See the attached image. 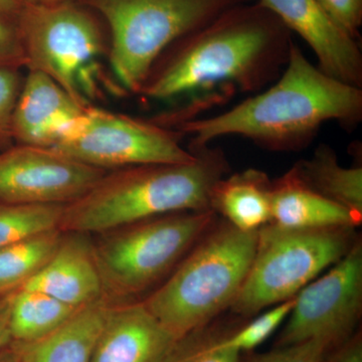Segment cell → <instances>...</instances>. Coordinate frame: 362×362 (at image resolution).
<instances>
[{"mask_svg": "<svg viewBox=\"0 0 362 362\" xmlns=\"http://www.w3.org/2000/svg\"><path fill=\"white\" fill-rule=\"evenodd\" d=\"M361 120L362 89L326 75L293 42L287 65L273 84L230 110L175 129L190 137L189 150L240 136L262 148L290 152L306 148L326 122L354 128Z\"/></svg>", "mask_w": 362, "mask_h": 362, "instance_id": "cell-2", "label": "cell"}, {"mask_svg": "<svg viewBox=\"0 0 362 362\" xmlns=\"http://www.w3.org/2000/svg\"><path fill=\"white\" fill-rule=\"evenodd\" d=\"M13 292L0 296V354H2L4 350L13 344L11 330V308Z\"/></svg>", "mask_w": 362, "mask_h": 362, "instance_id": "cell-30", "label": "cell"}, {"mask_svg": "<svg viewBox=\"0 0 362 362\" xmlns=\"http://www.w3.org/2000/svg\"><path fill=\"white\" fill-rule=\"evenodd\" d=\"M182 133L90 105L70 134L54 150L106 171L144 164H183L197 154L181 145Z\"/></svg>", "mask_w": 362, "mask_h": 362, "instance_id": "cell-9", "label": "cell"}, {"mask_svg": "<svg viewBox=\"0 0 362 362\" xmlns=\"http://www.w3.org/2000/svg\"><path fill=\"white\" fill-rule=\"evenodd\" d=\"M295 304V297L274 305L265 313L259 314L242 329L226 334V344L240 354L251 351L265 342L289 317Z\"/></svg>", "mask_w": 362, "mask_h": 362, "instance_id": "cell-24", "label": "cell"}, {"mask_svg": "<svg viewBox=\"0 0 362 362\" xmlns=\"http://www.w3.org/2000/svg\"><path fill=\"white\" fill-rule=\"evenodd\" d=\"M63 209V204L0 202V249L40 233L59 230Z\"/></svg>", "mask_w": 362, "mask_h": 362, "instance_id": "cell-22", "label": "cell"}, {"mask_svg": "<svg viewBox=\"0 0 362 362\" xmlns=\"http://www.w3.org/2000/svg\"><path fill=\"white\" fill-rule=\"evenodd\" d=\"M21 70L0 66V150L8 148L14 143L11 131L13 112L25 80Z\"/></svg>", "mask_w": 362, "mask_h": 362, "instance_id": "cell-25", "label": "cell"}, {"mask_svg": "<svg viewBox=\"0 0 362 362\" xmlns=\"http://www.w3.org/2000/svg\"><path fill=\"white\" fill-rule=\"evenodd\" d=\"M226 335L202 328L176 341L165 362H242L237 350L226 344Z\"/></svg>", "mask_w": 362, "mask_h": 362, "instance_id": "cell-23", "label": "cell"}, {"mask_svg": "<svg viewBox=\"0 0 362 362\" xmlns=\"http://www.w3.org/2000/svg\"><path fill=\"white\" fill-rule=\"evenodd\" d=\"M324 362H362V338L361 333L352 335L337 349L328 352Z\"/></svg>", "mask_w": 362, "mask_h": 362, "instance_id": "cell-29", "label": "cell"}, {"mask_svg": "<svg viewBox=\"0 0 362 362\" xmlns=\"http://www.w3.org/2000/svg\"><path fill=\"white\" fill-rule=\"evenodd\" d=\"M0 362H20V356L13 344L0 354Z\"/></svg>", "mask_w": 362, "mask_h": 362, "instance_id": "cell-32", "label": "cell"}, {"mask_svg": "<svg viewBox=\"0 0 362 362\" xmlns=\"http://www.w3.org/2000/svg\"><path fill=\"white\" fill-rule=\"evenodd\" d=\"M321 8L345 33L358 40L362 25V0H317Z\"/></svg>", "mask_w": 362, "mask_h": 362, "instance_id": "cell-27", "label": "cell"}, {"mask_svg": "<svg viewBox=\"0 0 362 362\" xmlns=\"http://www.w3.org/2000/svg\"><path fill=\"white\" fill-rule=\"evenodd\" d=\"M107 298L78 309L68 322L37 341L13 343L23 362H90L111 305Z\"/></svg>", "mask_w": 362, "mask_h": 362, "instance_id": "cell-17", "label": "cell"}, {"mask_svg": "<svg viewBox=\"0 0 362 362\" xmlns=\"http://www.w3.org/2000/svg\"><path fill=\"white\" fill-rule=\"evenodd\" d=\"M292 32L259 1L240 4L169 45L150 69L139 96L187 98L156 122L175 129L235 94H257L284 71Z\"/></svg>", "mask_w": 362, "mask_h": 362, "instance_id": "cell-1", "label": "cell"}, {"mask_svg": "<svg viewBox=\"0 0 362 362\" xmlns=\"http://www.w3.org/2000/svg\"><path fill=\"white\" fill-rule=\"evenodd\" d=\"M315 54L323 73L362 89V54L358 42L343 32L317 0H259Z\"/></svg>", "mask_w": 362, "mask_h": 362, "instance_id": "cell-12", "label": "cell"}, {"mask_svg": "<svg viewBox=\"0 0 362 362\" xmlns=\"http://www.w3.org/2000/svg\"><path fill=\"white\" fill-rule=\"evenodd\" d=\"M354 228L262 226L249 273L230 309L251 317L292 299L349 251L356 242Z\"/></svg>", "mask_w": 362, "mask_h": 362, "instance_id": "cell-8", "label": "cell"}, {"mask_svg": "<svg viewBox=\"0 0 362 362\" xmlns=\"http://www.w3.org/2000/svg\"><path fill=\"white\" fill-rule=\"evenodd\" d=\"M177 340L142 301L112 304L90 362H165Z\"/></svg>", "mask_w": 362, "mask_h": 362, "instance_id": "cell-14", "label": "cell"}, {"mask_svg": "<svg viewBox=\"0 0 362 362\" xmlns=\"http://www.w3.org/2000/svg\"><path fill=\"white\" fill-rule=\"evenodd\" d=\"M89 106L74 99L49 76L28 71L13 112L14 144L54 148Z\"/></svg>", "mask_w": 362, "mask_h": 362, "instance_id": "cell-13", "label": "cell"}, {"mask_svg": "<svg viewBox=\"0 0 362 362\" xmlns=\"http://www.w3.org/2000/svg\"><path fill=\"white\" fill-rule=\"evenodd\" d=\"M216 216L211 209L178 211L97 235L93 243L105 298L123 303L153 287L180 264Z\"/></svg>", "mask_w": 362, "mask_h": 362, "instance_id": "cell-6", "label": "cell"}, {"mask_svg": "<svg viewBox=\"0 0 362 362\" xmlns=\"http://www.w3.org/2000/svg\"><path fill=\"white\" fill-rule=\"evenodd\" d=\"M21 288L39 290L76 308L105 298L90 235L64 233L52 258Z\"/></svg>", "mask_w": 362, "mask_h": 362, "instance_id": "cell-15", "label": "cell"}, {"mask_svg": "<svg viewBox=\"0 0 362 362\" xmlns=\"http://www.w3.org/2000/svg\"><path fill=\"white\" fill-rule=\"evenodd\" d=\"M0 66L25 69V58L16 18L0 16Z\"/></svg>", "mask_w": 362, "mask_h": 362, "instance_id": "cell-28", "label": "cell"}, {"mask_svg": "<svg viewBox=\"0 0 362 362\" xmlns=\"http://www.w3.org/2000/svg\"><path fill=\"white\" fill-rule=\"evenodd\" d=\"M305 182L326 199L362 218V168H343L334 150L326 144L295 164Z\"/></svg>", "mask_w": 362, "mask_h": 362, "instance_id": "cell-19", "label": "cell"}, {"mask_svg": "<svg viewBox=\"0 0 362 362\" xmlns=\"http://www.w3.org/2000/svg\"><path fill=\"white\" fill-rule=\"evenodd\" d=\"M272 180L250 168L223 176L211 189L209 207L243 232H256L270 223Z\"/></svg>", "mask_w": 362, "mask_h": 362, "instance_id": "cell-18", "label": "cell"}, {"mask_svg": "<svg viewBox=\"0 0 362 362\" xmlns=\"http://www.w3.org/2000/svg\"><path fill=\"white\" fill-rule=\"evenodd\" d=\"M183 164H144L107 171L76 201L64 206L59 230L99 235L154 216L209 211L214 185L228 175L221 148L190 150Z\"/></svg>", "mask_w": 362, "mask_h": 362, "instance_id": "cell-3", "label": "cell"}, {"mask_svg": "<svg viewBox=\"0 0 362 362\" xmlns=\"http://www.w3.org/2000/svg\"><path fill=\"white\" fill-rule=\"evenodd\" d=\"M110 35L108 63L126 92L138 95L162 52L221 13L254 0H78Z\"/></svg>", "mask_w": 362, "mask_h": 362, "instance_id": "cell-5", "label": "cell"}, {"mask_svg": "<svg viewBox=\"0 0 362 362\" xmlns=\"http://www.w3.org/2000/svg\"><path fill=\"white\" fill-rule=\"evenodd\" d=\"M64 233L49 230L0 249V296L16 291L52 258Z\"/></svg>", "mask_w": 362, "mask_h": 362, "instance_id": "cell-21", "label": "cell"}, {"mask_svg": "<svg viewBox=\"0 0 362 362\" xmlns=\"http://www.w3.org/2000/svg\"><path fill=\"white\" fill-rule=\"evenodd\" d=\"M25 70L40 71L80 103L90 105V69L108 59L110 35L101 16L78 0L23 4L16 18Z\"/></svg>", "mask_w": 362, "mask_h": 362, "instance_id": "cell-7", "label": "cell"}, {"mask_svg": "<svg viewBox=\"0 0 362 362\" xmlns=\"http://www.w3.org/2000/svg\"><path fill=\"white\" fill-rule=\"evenodd\" d=\"M331 351L327 343L319 339L276 347L271 351L252 354L245 362H324Z\"/></svg>", "mask_w": 362, "mask_h": 362, "instance_id": "cell-26", "label": "cell"}, {"mask_svg": "<svg viewBox=\"0 0 362 362\" xmlns=\"http://www.w3.org/2000/svg\"><path fill=\"white\" fill-rule=\"evenodd\" d=\"M106 173L52 148L13 144L0 151V202L65 206Z\"/></svg>", "mask_w": 362, "mask_h": 362, "instance_id": "cell-11", "label": "cell"}, {"mask_svg": "<svg viewBox=\"0 0 362 362\" xmlns=\"http://www.w3.org/2000/svg\"><path fill=\"white\" fill-rule=\"evenodd\" d=\"M20 362H23V361H21V359H20Z\"/></svg>", "mask_w": 362, "mask_h": 362, "instance_id": "cell-34", "label": "cell"}, {"mask_svg": "<svg viewBox=\"0 0 362 362\" xmlns=\"http://www.w3.org/2000/svg\"><path fill=\"white\" fill-rule=\"evenodd\" d=\"M23 4H52V2L69 1V0H21Z\"/></svg>", "mask_w": 362, "mask_h": 362, "instance_id": "cell-33", "label": "cell"}, {"mask_svg": "<svg viewBox=\"0 0 362 362\" xmlns=\"http://www.w3.org/2000/svg\"><path fill=\"white\" fill-rule=\"evenodd\" d=\"M213 226L142 301L176 339L206 327L233 306L254 258L258 230L243 232L225 220Z\"/></svg>", "mask_w": 362, "mask_h": 362, "instance_id": "cell-4", "label": "cell"}, {"mask_svg": "<svg viewBox=\"0 0 362 362\" xmlns=\"http://www.w3.org/2000/svg\"><path fill=\"white\" fill-rule=\"evenodd\" d=\"M21 6L23 2L21 0H0V16L16 18Z\"/></svg>", "mask_w": 362, "mask_h": 362, "instance_id": "cell-31", "label": "cell"}, {"mask_svg": "<svg viewBox=\"0 0 362 362\" xmlns=\"http://www.w3.org/2000/svg\"><path fill=\"white\" fill-rule=\"evenodd\" d=\"M78 309L39 290H16L11 308L13 343L28 344L47 337L68 322Z\"/></svg>", "mask_w": 362, "mask_h": 362, "instance_id": "cell-20", "label": "cell"}, {"mask_svg": "<svg viewBox=\"0 0 362 362\" xmlns=\"http://www.w3.org/2000/svg\"><path fill=\"white\" fill-rule=\"evenodd\" d=\"M362 309V245L349 252L296 296L277 347L319 339L337 349L352 337Z\"/></svg>", "mask_w": 362, "mask_h": 362, "instance_id": "cell-10", "label": "cell"}, {"mask_svg": "<svg viewBox=\"0 0 362 362\" xmlns=\"http://www.w3.org/2000/svg\"><path fill=\"white\" fill-rule=\"evenodd\" d=\"M362 218L309 187L295 165L272 181L271 225L289 230L356 228Z\"/></svg>", "mask_w": 362, "mask_h": 362, "instance_id": "cell-16", "label": "cell"}]
</instances>
